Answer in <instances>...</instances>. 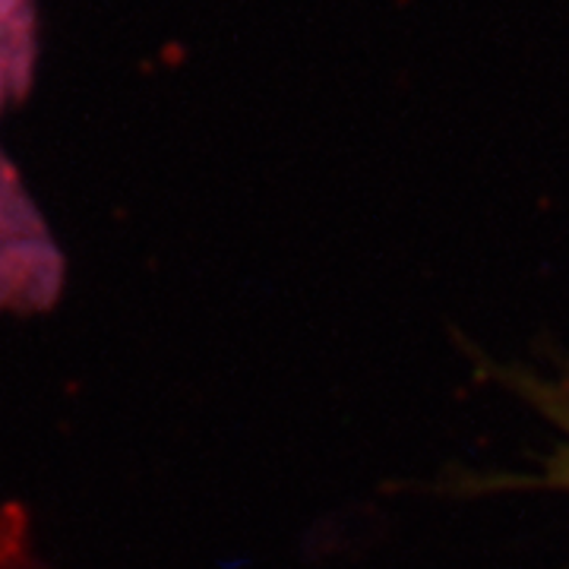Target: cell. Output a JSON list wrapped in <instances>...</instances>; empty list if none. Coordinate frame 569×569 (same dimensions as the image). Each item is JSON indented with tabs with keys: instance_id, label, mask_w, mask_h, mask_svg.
<instances>
[{
	"instance_id": "1",
	"label": "cell",
	"mask_w": 569,
	"mask_h": 569,
	"mask_svg": "<svg viewBox=\"0 0 569 569\" xmlns=\"http://www.w3.org/2000/svg\"><path fill=\"white\" fill-rule=\"evenodd\" d=\"M548 485H557V488L569 490V440L557 449V456L550 459Z\"/></svg>"
}]
</instances>
